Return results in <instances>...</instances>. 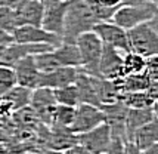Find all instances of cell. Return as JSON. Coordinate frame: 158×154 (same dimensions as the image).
<instances>
[{"label":"cell","mask_w":158,"mask_h":154,"mask_svg":"<svg viewBox=\"0 0 158 154\" xmlns=\"http://www.w3.org/2000/svg\"><path fill=\"white\" fill-rule=\"evenodd\" d=\"M98 22L99 19L96 16L95 3L92 0H67L61 40L64 43H74L80 34L92 31Z\"/></svg>","instance_id":"cell-1"},{"label":"cell","mask_w":158,"mask_h":154,"mask_svg":"<svg viewBox=\"0 0 158 154\" xmlns=\"http://www.w3.org/2000/svg\"><path fill=\"white\" fill-rule=\"evenodd\" d=\"M157 19V3L149 0H124L110 21L124 30Z\"/></svg>","instance_id":"cell-2"},{"label":"cell","mask_w":158,"mask_h":154,"mask_svg":"<svg viewBox=\"0 0 158 154\" xmlns=\"http://www.w3.org/2000/svg\"><path fill=\"white\" fill-rule=\"evenodd\" d=\"M157 19L143 22L138 27L127 30V42L130 52L143 58H151L158 55V33Z\"/></svg>","instance_id":"cell-3"},{"label":"cell","mask_w":158,"mask_h":154,"mask_svg":"<svg viewBox=\"0 0 158 154\" xmlns=\"http://www.w3.org/2000/svg\"><path fill=\"white\" fill-rule=\"evenodd\" d=\"M76 46L81 58V70L93 77H99V59L103 45L93 31H86L76 39Z\"/></svg>","instance_id":"cell-4"},{"label":"cell","mask_w":158,"mask_h":154,"mask_svg":"<svg viewBox=\"0 0 158 154\" xmlns=\"http://www.w3.org/2000/svg\"><path fill=\"white\" fill-rule=\"evenodd\" d=\"M30 107L34 110L35 116L41 125L49 127L52 125V117H53V111L56 107L53 89H49V88L33 89L31 98H30Z\"/></svg>","instance_id":"cell-5"},{"label":"cell","mask_w":158,"mask_h":154,"mask_svg":"<svg viewBox=\"0 0 158 154\" xmlns=\"http://www.w3.org/2000/svg\"><path fill=\"white\" fill-rule=\"evenodd\" d=\"M105 123V116L99 107H93L89 104H78L76 107V116L69 126V130L78 135V133L92 130L93 127Z\"/></svg>","instance_id":"cell-6"},{"label":"cell","mask_w":158,"mask_h":154,"mask_svg":"<svg viewBox=\"0 0 158 154\" xmlns=\"http://www.w3.org/2000/svg\"><path fill=\"white\" fill-rule=\"evenodd\" d=\"M92 31L99 37L102 45L115 48L117 50L123 52V53L130 52L129 42H127V30L112 24L111 21H105V22H98L96 25L92 28Z\"/></svg>","instance_id":"cell-7"},{"label":"cell","mask_w":158,"mask_h":154,"mask_svg":"<svg viewBox=\"0 0 158 154\" xmlns=\"http://www.w3.org/2000/svg\"><path fill=\"white\" fill-rule=\"evenodd\" d=\"M77 144L84 147L90 154H102L106 153L111 142V132L106 123L93 127L92 130L76 135Z\"/></svg>","instance_id":"cell-8"},{"label":"cell","mask_w":158,"mask_h":154,"mask_svg":"<svg viewBox=\"0 0 158 154\" xmlns=\"http://www.w3.org/2000/svg\"><path fill=\"white\" fill-rule=\"evenodd\" d=\"M101 110H102L103 116H105V123L110 127L111 138L127 142V136H126V113H127V107L121 101H117L114 104L102 105Z\"/></svg>","instance_id":"cell-9"},{"label":"cell","mask_w":158,"mask_h":154,"mask_svg":"<svg viewBox=\"0 0 158 154\" xmlns=\"http://www.w3.org/2000/svg\"><path fill=\"white\" fill-rule=\"evenodd\" d=\"M12 37L16 43H34V45H50V46H59L62 43L61 37L34 25H21L12 33Z\"/></svg>","instance_id":"cell-10"},{"label":"cell","mask_w":158,"mask_h":154,"mask_svg":"<svg viewBox=\"0 0 158 154\" xmlns=\"http://www.w3.org/2000/svg\"><path fill=\"white\" fill-rule=\"evenodd\" d=\"M123 52L117 50L115 48L103 45L101 59H99V77L108 79V80L120 79L121 68H123Z\"/></svg>","instance_id":"cell-11"},{"label":"cell","mask_w":158,"mask_h":154,"mask_svg":"<svg viewBox=\"0 0 158 154\" xmlns=\"http://www.w3.org/2000/svg\"><path fill=\"white\" fill-rule=\"evenodd\" d=\"M80 67H61L48 73H40L37 88H49V89H59L64 86L74 84Z\"/></svg>","instance_id":"cell-12"},{"label":"cell","mask_w":158,"mask_h":154,"mask_svg":"<svg viewBox=\"0 0 158 154\" xmlns=\"http://www.w3.org/2000/svg\"><path fill=\"white\" fill-rule=\"evenodd\" d=\"M15 73V80L18 86L27 88V89H35L39 84L40 71L37 70V65L34 61V55L25 56L19 61H16L12 67Z\"/></svg>","instance_id":"cell-13"},{"label":"cell","mask_w":158,"mask_h":154,"mask_svg":"<svg viewBox=\"0 0 158 154\" xmlns=\"http://www.w3.org/2000/svg\"><path fill=\"white\" fill-rule=\"evenodd\" d=\"M65 12H67V0H62L56 5H52L49 7H44L43 12V19H41L40 27L52 34L61 37L62 30H64V19H65Z\"/></svg>","instance_id":"cell-14"},{"label":"cell","mask_w":158,"mask_h":154,"mask_svg":"<svg viewBox=\"0 0 158 154\" xmlns=\"http://www.w3.org/2000/svg\"><path fill=\"white\" fill-rule=\"evenodd\" d=\"M15 12H16L19 27L21 25L40 27L44 7L40 3V0H21L19 5L15 9Z\"/></svg>","instance_id":"cell-15"},{"label":"cell","mask_w":158,"mask_h":154,"mask_svg":"<svg viewBox=\"0 0 158 154\" xmlns=\"http://www.w3.org/2000/svg\"><path fill=\"white\" fill-rule=\"evenodd\" d=\"M155 107L157 105L146 107V108H127V113H126V136H127V141L136 129L149 123L151 120L157 119V108Z\"/></svg>","instance_id":"cell-16"},{"label":"cell","mask_w":158,"mask_h":154,"mask_svg":"<svg viewBox=\"0 0 158 154\" xmlns=\"http://www.w3.org/2000/svg\"><path fill=\"white\" fill-rule=\"evenodd\" d=\"M92 77V83L96 92V96L102 105H108V104H114L120 101L121 98V92L118 88L117 80H108V79H103V77Z\"/></svg>","instance_id":"cell-17"},{"label":"cell","mask_w":158,"mask_h":154,"mask_svg":"<svg viewBox=\"0 0 158 154\" xmlns=\"http://www.w3.org/2000/svg\"><path fill=\"white\" fill-rule=\"evenodd\" d=\"M50 130L48 132L46 138H44V144L48 150H53V151H64L67 148L73 147L77 144L76 135L71 132L67 127H55L50 126Z\"/></svg>","instance_id":"cell-18"},{"label":"cell","mask_w":158,"mask_h":154,"mask_svg":"<svg viewBox=\"0 0 158 154\" xmlns=\"http://www.w3.org/2000/svg\"><path fill=\"white\" fill-rule=\"evenodd\" d=\"M129 142H131L135 147L145 151L146 148L152 147L158 144V123L157 119L151 120L149 123L143 125L142 127L136 129L135 132L131 133V136L129 138Z\"/></svg>","instance_id":"cell-19"},{"label":"cell","mask_w":158,"mask_h":154,"mask_svg":"<svg viewBox=\"0 0 158 154\" xmlns=\"http://www.w3.org/2000/svg\"><path fill=\"white\" fill-rule=\"evenodd\" d=\"M74 84H76L77 93H78V102L80 104H89V105L101 108V102L98 99L93 83H92V77L89 74H86L81 68H80L78 74H77Z\"/></svg>","instance_id":"cell-20"},{"label":"cell","mask_w":158,"mask_h":154,"mask_svg":"<svg viewBox=\"0 0 158 154\" xmlns=\"http://www.w3.org/2000/svg\"><path fill=\"white\" fill-rule=\"evenodd\" d=\"M120 88L121 95L127 93V92H143L146 91L149 86L152 84H157V82L151 80V77L148 76L146 71H142L139 74H129V76H124L121 79H115Z\"/></svg>","instance_id":"cell-21"},{"label":"cell","mask_w":158,"mask_h":154,"mask_svg":"<svg viewBox=\"0 0 158 154\" xmlns=\"http://www.w3.org/2000/svg\"><path fill=\"white\" fill-rule=\"evenodd\" d=\"M31 92H33L31 89H27V88H22V86L15 84L14 88L9 92H6L0 99L5 101V102L10 107L12 113H14V111H16V110H21V108L30 105Z\"/></svg>","instance_id":"cell-22"},{"label":"cell","mask_w":158,"mask_h":154,"mask_svg":"<svg viewBox=\"0 0 158 154\" xmlns=\"http://www.w3.org/2000/svg\"><path fill=\"white\" fill-rule=\"evenodd\" d=\"M120 101H121L127 108H146V107L157 105V99L154 98V96H151L146 91L123 93Z\"/></svg>","instance_id":"cell-23"},{"label":"cell","mask_w":158,"mask_h":154,"mask_svg":"<svg viewBox=\"0 0 158 154\" xmlns=\"http://www.w3.org/2000/svg\"><path fill=\"white\" fill-rule=\"evenodd\" d=\"M145 67H146V58L136 55L133 52H127V53H124L123 58L121 77L129 76V74H139V73H142L145 70Z\"/></svg>","instance_id":"cell-24"},{"label":"cell","mask_w":158,"mask_h":154,"mask_svg":"<svg viewBox=\"0 0 158 154\" xmlns=\"http://www.w3.org/2000/svg\"><path fill=\"white\" fill-rule=\"evenodd\" d=\"M74 116H76V107L56 104L55 111H53V117H52V125H50V126L67 127V129H69L73 120H74Z\"/></svg>","instance_id":"cell-25"},{"label":"cell","mask_w":158,"mask_h":154,"mask_svg":"<svg viewBox=\"0 0 158 154\" xmlns=\"http://www.w3.org/2000/svg\"><path fill=\"white\" fill-rule=\"evenodd\" d=\"M53 96H55L56 104L59 105L77 107L80 104L76 84H69V86H64V88H59V89H53Z\"/></svg>","instance_id":"cell-26"},{"label":"cell","mask_w":158,"mask_h":154,"mask_svg":"<svg viewBox=\"0 0 158 154\" xmlns=\"http://www.w3.org/2000/svg\"><path fill=\"white\" fill-rule=\"evenodd\" d=\"M19 27L18 18L15 9L10 7H0V28H3L7 33H14L16 28Z\"/></svg>","instance_id":"cell-27"},{"label":"cell","mask_w":158,"mask_h":154,"mask_svg":"<svg viewBox=\"0 0 158 154\" xmlns=\"http://www.w3.org/2000/svg\"><path fill=\"white\" fill-rule=\"evenodd\" d=\"M16 84L15 80V73L10 67H3L0 65V98L9 92Z\"/></svg>","instance_id":"cell-28"},{"label":"cell","mask_w":158,"mask_h":154,"mask_svg":"<svg viewBox=\"0 0 158 154\" xmlns=\"http://www.w3.org/2000/svg\"><path fill=\"white\" fill-rule=\"evenodd\" d=\"M93 3H96L102 7H110V9H117L124 0H92Z\"/></svg>","instance_id":"cell-29"},{"label":"cell","mask_w":158,"mask_h":154,"mask_svg":"<svg viewBox=\"0 0 158 154\" xmlns=\"http://www.w3.org/2000/svg\"><path fill=\"white\" fill-rule=\"evenodd\" d=\"M62 154H90L87 150L84 147H81L80 144H76V145H73V147L67 148V150H64V151H61Z\"/></svg>","instance_id":"cell-30"},{"label":"cell","mask_w":158,"mask_h":154,"mask_svg":"<svg viewBox=\"0 0 158 154\" xmlns=\"http://www.w3.org/2000/svg\"><path fill=\"white\" fill-rule=\"evenodd\" d=\"M10 43H14L12 34L5 31L3 28H0V46H6V45H10Z\"/></svg>","instance_id":"cell-31"},{"label":"cell","mask_w":158,"mask_h":154,"mask_svg":"<svg viewBox=\"0 0 158 154\" xmlns=\"http://www.w3.org/2000/svg\"><path fill=\"white\" fill-rule=\"evenodd\" d=\"M21 0H0V7H10V9H16Z\"/></svg>","instance_id":"cell-32"},{"label":"cell","mask_w":158,"mask_h":154,"mask_svg":"<svg viewBox=\"0 0 158 154\" xmlns=\"http://www.w3.org/2000/svg\"><path fill=\"white\" fill-rule=\"evenodd\" d=\"M62 0H40V3L43 5V7H49L52 6V5H56V3H59Z\"/></svg>","instance_id":"cell-33"},{"label":"cell","mask_w":158,"mask_h":154,"mask_svg":"<svg viewBox=\"0 0 158 154\" xmlns=\"http://www.w3.org/2000/svg\"><path fill=\"white\" fill-rule=\"evenodd\" d=\"M142 154H158V144L152 145V147L146 148L145 151H142Z\"/></svg>","instance_id":"cell-34"},{"label":"cell","mask_w":158,"mask_h":154,"mask_svg":"<svg viewBox=\"0 0 158 154\" xmlns=\"http://www.w3.org/2000/svg\"><path fill=\"white\" fill-rule=\"evenodd\" d=\"M149 2H154V3H157V0H149Z\"/></svg>","instance_id":"cell-35"},{"label":"cell","mask_w":158,"mask_h":154,"mask_svg":"<svg viewBox=\"0 0 158 154\" xmlns=\"http://www.w3.org/2000/svg\"><path fill=\"white\" fill-rule=\"evenodd\" d=\"M24 154H31V153H24Z\"/></svg>","instance_id":"cell-36"},{"label":"cell","mask_w":158,"mask_h":154,"mask_svg":"<svg viewBox=\"0 0 158 154\" xmlns=\"http://www.w3.org/2000/svg\"><path fill=\"white\" fill-rule=\"evenodd\" d=\"M102 154H110V153H102Z\"/></svg>","instance_id":"cell-37"}]
</instances>
